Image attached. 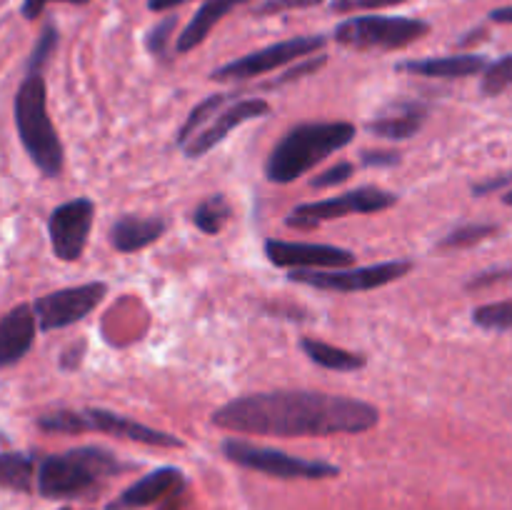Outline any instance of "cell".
Segmentation results:
<instances>
[{"mask_svg": "<svg viewBox=\"0 0 512 510\" xmlns=\"http://www.w3.org/2000/svg\"><path fill=\"white\" fill-rule=\"evenodd\" d=\"M378 420L380 413L373 403L320 390H270L240 395L213 413V425L218 428L275 438L358 435L375 428Z\"/></svg>", "mask_w": 512, "mask_h": 510, "instance_id": "obj_1", "label": "cell"}, {"mask_svg": "<svg viewBox=\"0 0 512 510\" xmlns=\"http://www.w3.org/2000/svg\"><path fill=\"white\" fill-rule=\"evenodd\" d=\"M355 125L345 120H330V123H300L290 128L283 138L275 143L265 175L270 183L288 185L323 163L328 155L338 153L345 145L355 140Z\"/></svg>", "mask_w": 512, "mask_h": 510, "instance_id": "obj_2", "label": "cell"}, {"mask_svg": "<svg viewBox=\"0 0 512 510\" xmlns=\"http://www.w3.org/2000/svg\"><path fill=\"white\" fill-rule=\"evenodd\" d=\"M13 113L18 138L35 168L48 178L60 175L65 153L58 130L48 115V90H45L43 70H25L23 83L15 93Z\"/></svg>", "mask_w": 512, "mask_h": 510, "instance_id": "obj_3", "label": "cell"}, {"mask_svg": "<svg viewBox=\"0 0 512 510\" xmlns=\"http://www.w3.org/2000/svg\"><path fill=\"white\" fill-rule=\"evenodd\" d=\"M118 470L120 463L110 450L85 445L40 460L35 485L43 498H75L93 490L100 480L110 478Z\"/></svg>", "mask_w": 512, "mask_h": 510, "instance_id": "obj_4", "label": "cell"}, {"mask_svg": "<svg viewBox=\"0 0 512 510\" xmlns=\"http://www.w3.org/2000/svg\"><path fill=\"white\" fill-rule=\"evenodd\" d=\"M40 430L48 433H65V435H78V433H105L113 438L133 440V443L143 445H158V448H183V440L175 435L165 433V430H155L150 425L130 420L125 415L113 413V410L103 408H83V410H58V413H48L38 420Z\"/></svg>", "mask_w": 512, "mask_h": 510, "instance_id": "obj_5", "label": "cell"}, {"mask_svg": "<svg viewBox=\"0 0 512 510\" xmlns=\"http://www.w3.org/2000/svg\"><path fill=\"white\" fill-rule=\"evenodd\" d=\"M430 33V23L403 15H358L335 28V43L353 50H398Z\"/></svg>", "mask_w": 512, "mask_h": 510, "instance_id": "obj_6", "label": "cell"}, {"mask_svg": "<svg viewBox=\"0 0 512 510\" xmlns=\"http://www.w3.org/2000/svg\"><path fill=\"white\" fill-rule=\"evenodd\" d=\"M223 453L230 463L283 480H323L335 478L340 473L335 465L323 463V460L295 458V455L283 453V450L245 443V440L238 438L223 440Z\"/></svg>", "mask_w": 512, "mask_h": 510, "instance_id": "obj_7", "label": "cell"}, {"mask_svg": "<svg viewBox=\"0 0 512 510\" xmlns=\"http://www.w3.org/2000/svg\"><path fill=\"white\" fill-rule=\"evenodd\" d=\"M413 270V260H385V263L363 265V268H333V270H293L290 283L308 285V288L330 290V293H365V290L383 288L405 278Z\"/></svg>", "mask_w": 512, "mask_h": 510, "instance_id": "obj_8", "label": "cell"}, {"mask_svg": "<svg viewBox=\"0 0 512 510\" xmlns=\"http://www.w3.org/2000/svg\"><path fill=\"white\" fill-rule=\"evenodd\" d=\"M398 203V195L390 190L373 188V185H363V188L348 190L335 198L315 200V203H303L298 208L290 210L285 218V225L290 228H318L325 220H338L345 215H358V213H383V210L393 208Z\"/></svg>", "mask_w": 512, "mask_h": 510, "instance_id": "obj_9", "label": "cell"}, {"mask_svg": "<svg viewBox=\"0 0 512 510\" xmlns=\"http://www.w3.org/2000/svg\"><path fill=\"white\" fill-rule=\"evenodd\" d=\"M328 45L325 35H298V38L280 40V43L268 45L263 50H255V53L243 55L238 60H230V63L220 65L210 73V78L225 83V80H250L258 78V75L270 73V70H278L283 65L295 63L300 58H308V55L318 53Z\"/></svg>", "mask_w": 512, "mask_h": 510, "instance_id": "obj_10", "label": "cell"}, {"mask_svg": "<svg viewBox=\"0 0 512 510\" xmlns=\"http://www.w3.org/2000/svg\"><path fill=\"white\" fill-rule=\"evenodd\" d=\"M105 295H108V285L100 283V280L40 295L33 303L38 328L48 333V330H60L73 323H80L85 315H90L103 303Z\"/></svg>", "mask_w": 512, "mask_h": 510, "instance_id": "obj_11", "label": "cell"}, {"mask_svg": "<svg viewBox=\"0 0 512 510\" xmlns=\"http://www.w3.org/2000/svg\"><path fill=\"white\" fill-rule=\"evenodd\" d=\"M95 203L88 198H75L58 205L48 218V235L55 258L65 263H75L88 245L90 228H93Z\"/></svg>", "mask_w": 512, "mask_h": 510, "instance_id": "obj_12", "label": "cell"}, {"mask_svg": "<svg viewBox=\"0 0 512 510\" xmlns=\"http://www.w3.org/2000/svg\"><path fill=\"white\" fill-rule=\"evenodd\" d=\"M265 255L278 268L293 270H333L350 268L355 263L353 250L338 248V245L290 243V240L278 238L265 240Z\"/></svg>", "mask_w": 512, "mask_h": 510, "instance_id": "obj_13", "label": "cell"}, {"mask_svg": "<svg viewBox=\"0 0 512 510\" xmlns=\"http://www.w3.org/2000/svg\"><path fill=\"white\" fill-rule=\"evenodd\" d=\"M268 113H270V105H268V100H263V98L235 100V103H230L228 108L220 110V113L215 115V118L210 120V123L205 125V128L200 130L193 140H190V143L183 145V153L188 155V158H200V155H205L208 150H213L218 143H223V140L228 138L235 128H240V125L248 123V120L265 118Z\"/></svg>", "mask_w": 512, "mask_h": 510, "instance_id": "obj_14", "label": "cell"}, {"mask_svg": "<svg viewBox=\"0 0 512 510\" xmlns=\"http://www.w3.org/2000/svg\"><path fill=\"white\" fill-rule=\"evenodd\" d=\"M38 333L33 305H15L0 318V368L20 363L30 353Z\"/></svg>", "mask_w": 512, "mask_h": 510, "instance_id": "obj_15", "label": "cell"}, {"mask_svg": "<svg viewBox=\"0 0 512 510\" xmlns=\"http://www.w3.org/2000/svg\"><path fill=\"white\" fill-rule=\"evenodd\" d=\"M185 478L178 468H158L153 473H148L145 478H140L138 483H133L130 488H125L113 503L108 505V510H138L148 508V505L160 503V500L170 498L173 493H178L183 488Z\"/></svg>", "mask_w": 512, "mask_h": 510, "instance_id": "obj_16", "label": "cell"}, {"mask_svg": "<svg viewBox=\"0 0 512 510\" xmlns=\"http://www.w3.org/2000/svg\"><path fill=\"white\" fill-rule=\"evenodd\" d=\"M425 120H428V105L420 100H398L380 110L368 123V130L378 138L408 140L423 128Z\"/></svg>", "mask_w": 512, "mask_h": 510, "instance_id": "obj_17", "label": "cell"}, {"mask_svg": "<svg viewBox=\"0 0 512 510\" xmlns=\"http://www.w3.org/2000/svg\"><path fill=\"white\" fill-rule=\"evenodd\" d=\"M488 58L478 53H463V55H443V58H423V60H403L395 65V70L403 73L420 75V78H440V80H455V78H470L488 70Z\"/></svg>", "mask_w": 512, "mask_h": 510, "instance_id": "obj_18", "label": "cell"}, {"mask_svg": "<svg viewBox=\"0 0 512 510\" xmlns=\"http://www.w3.org/2000/svg\"><path fill=\"white\" fill-rule=\"evenodd\" d=\"M168 230V220L163 218H143V215H123L110 225V245L118 253H135V250L148 248Z\"/></svg>", "mask_w": 512, "mask_h": 510, "instance_id": "obj_19", "label": "cell"}, {"mask_svg": "<svg viewBox=\"0 0 512 510\" xmlns=\"http://www.w3.org/2000/svg\"><path fill=\"white\" fill-rule=\"evenodd\" d=\"M250 3V0H205L203 5L198 8V13L190 18V23L185 25L183 33L175 38V53H190L193 48H198L205 38L210 35V30L225 18L233 8L238 5Z\"/></svg>", "mask_w": 512, "mask_h": 510, "instance_id": "obj_20", "label": "cell"}, {"mask_svg": "<svg viewBox=\"0 0 512 510\" xmlns=\"http://www.w3.org/2000/svg\"><path fill=\"white\" fill-rule=\"evenodd\" d=\"M300 348L308 355L313 363H318L320 368L328 370H340V373H355V370L365 368V355L350 353V350L338 348V345L323 343L318 338H303L300 340Z\"/></svg>", "mask_w": 512, "mask_h": 510, "instance_id": "obj_21", "label": "cell"}, {"mask_svg": "<svg viewBox=\"0 0 512 510\" xmlns=\"http://www.w3.org/2000/svg\"><path fill=\"white\" fill-rule=\"evenodd\" d=\"M235 100H240L238 93H213V95H208L205 100H200V103L190 110V115L185 118V123L180 125L178 135H175V143H178L180 148H183L185 143H190V140H193L195 135H198L200 130H203L205 125H208L210 120L220 113V110L228 108V105L235 103Z\"/></svg>", "mask_w": 512, "mask_h": 510, "instance_id": "obj_22", "label": "cell"}, {"mask_svg": "<svg viewBox=\"0 0 512 510\" xmlns=\"http://www.w3.org/2000/svg\"><path fill=\"white\" fill-rule=\"evenodd\" d=\"M38 475V463L28 453H0V488L25 490L33 488V478Z\"/></svg>", "mask_w": 512, "mask_h": 510, "instance_id": "obj_23", "label": "cell"}, {"mask_svg": "<svg viewBox=\"0 0 512 510\" xmlns=\"http://www.w3.org/2000/svg\"><path fill=\"white\" fill-rule=\"evenodd\" d=\"M230 215H233V210H230V203L225 200V195H210V198H205L203 203L195 208L193 213V223L198 225L203 233L208 235H218L220 230L228 225Z\"/></svg>", "mask_w": 512, "mask_h": 510, "instance_id": "obj_24", "label": "cell"}, {"mask_svg": "<svg viewBox=\"0 0 512 510\" xmlns=\"http://www.w3.org/2000/svg\"><path fill=\"white\" fill-rule=\"evenodd\" d=\"M473 323L480 325V328H485V330H510L512 328V298L475 308Z\"/></svg>", "mask_w": 512, "mask_h": 510, "instance_id": "obj_25", "label": "cell"}, {"mask_svg": "<svg viewBox=\"0 0 512 510\" xmlns=\"http://www.w3.org/2000/svg\"><path fill=\"white\" fill-rule=\"evenodd\" d=\"M498 233L495 225H460V228L450 230L443 240H440L438 248L440 250H450V248H468V245L480 243V240L490 238V235Z\"/></svg>", "mask_w": 512, "mask_h": 510, "instance_id": "obj_26", "label": "cell"}, {"mask_svg": "<svg viewBox=\"0 0 512 510\" xmlns=\"http://www.w3.org/2000/svg\"><path fill=\"white\" fill-rule=\"evenodd\" d=\"M510 85H512V55H505V58L490 63L488 70L483 73V93L498 95L503 93L505 88H510Z\"/></svg>", "mask_w": 512, "mask_h": 510, "instance_id": "obj_27", "label": "cell"}, {"mask_svg": "<svg viewBox=\"0 0 512 510\" xmlns=\"http://www.w3.org/2000/svg\"><path fill=\"white\" fill-rule=\"evenodd\" d=\"M55 45H58V30H55V25H45L43 33H40L38 43H35L33 53H30L28 58V70H43L45 63H48V58L53 55Z\"/></svg>", "mask_w": 512, "mask_h": 510, "instance_id": "obj_28", "label": "cell"}, {"mask_svg": "<svg viewBox=\"0 0 512 510\" xmlns=\"http://www.w3.org/2000/svg\"><path fill=\"white\" fill-rule=\"evenodd\" d=\"M325 3V0H263L253 8V15H278L285 10H305L315 8V5Z\"/></svg>", "mask_w": 512, "mask_h": 510, "instance_id": "obj_29", "label": "cell"}, {"mask_svg": "<svg viewBox=\"0 0 512 510\" xmlns=\"http://www.w3.org/2000/svg\"><path fill=\"white\" fill-rule=\"evenodd\" d=\"M175 23H178V18H173V15H170V18L160 20V23L155 25L153 30H150V33H148L150 53L165 55V48H168V40H170V35H173Z\"/></svg>", "mask_w": 512, "mask_h": 510, "instance_id": "obj_30", "label": "cell"}, {"mask_svg": "<svg viewBox=\"0 0 512 510\" xmlns=\"http://www.w3.org/2000/svg\"><path fill=\"white\" fill-rule=\"evenodd\" d=\"M325 63H328V55H318V58H310V60H305L303 65H295V68L285 70V75H280V78H275L273 83H270V88H278V85H285V83H290V80H298V78H303V75H310V73H315V70H320V68H323Z\"/></svg>", "mask_w": 512, "mask_h": 510, "instance_id": "obj_31", "label": "cell"}, {"mask_svg": "<svg viewBox=\"0 0 512 510\" xmlns=\"http://www.w3.org/2000/svg\"><path fill=\"white\" fill-rule=\"evenodd\" d=\"M355 165L353 163H338L333 165V168L323 170V173L318 175V178H313V188H330V185H338V183H345V180L353 175Z\"/></svg>", "mask_w": 512, "mask_h": 510, "instance_id": "obj_32", "label": "cell"}, {"mask_svg": "<svg viewBox=\"0 0 512 510\" xmlns=\"http://www.w3.org/2000/svg\"><path fill=\"white\" fill-rule=\"evenodd\" d=\"M405 3V0H333L330 8L335 13H353V10H378V8H390V5Z\"/></svg>", "mask_w": 512, "mask_h": 510, "instance_id": "obj_33", "label": "cell"}, {"mask_svg": "<svg viewBox=\"0 0 512 510\" xmlns=\"http://www.w3.org/2000/svg\"><path fill=\"white\" fill-rule=\"evenodd\" d=\"M360 160L368 168H388V165L400 163V153H393V150H365Z\"/></svg>", "mask_w": 512, "mask_h": 510, "instance_id": "obj_34", "label": "cell"}, {"mask_svg": "<svg viewBox=\"0 0 512 510\" xmlns=\"http://www.w3.org/2000/svg\"><path fill=\"white\" fill-rule=\"evenodd\" d=\"M48 3H55V0H23V8H20V13H23V18L28 20H35L40 13L45 10V5ZM58 3H70V5H88L90 0H58Z\"/></svg>", "mask_w": 512, "mask_h": 510, "instance_id": "obj_35", "label": "cell"}, {"mask_svg": "<svg viewBox=\"0 0 512 510\" xmlns=\"http://www.w3.org/2000/svg\"><path fill=\"white\" fill-rule=\"evenodd\" d=\"M508 183H512V173H505V175H500V178H490V180H485V183H478L473 188V193L475 195H488V193H493V190L505 188Z\"/></svg>", "mask_w": 512, "mask_h": 510, "instance_id": "obj_36", "label": "cell"}, {"mask_svg": "<svg viewBox=\"0 0 512 510\" xmlns=\"http://www.w3.org/2000/svg\"><path fill=\"white\" fill-rule=\"evenodd\" d=\"M183 3H188V0H148V8L153 13H163V10H173Z\"/></svg>", "mask_w": 512, "mask_h": 510, "instance_id": "obj_37", "label": "cell"}, {"mask_svg": "<svg viewBox=\"0 0 512 510\" xmlns=\"http://www.w3.org/2000/svg\"><path fill=\"white\" fill-rule=\"evenodd\" d=\"M490 20H495V23L512 25V5H505V8H495L493 13H490Z\"/></svg>", "mask_w": 512, "mask_h": 510, "instance_id": "obj_38", "label": "cell"}, {"mask_svg": "<svg viewBox=\"0 0 512 510\" xmlns=\"http://www.w3.org/2000/svg\"><path fill=\"white\" fill-rule=\"evenodd\" d=\"M503 203H505V205H512V190H508V193L503 195Z\"/></svg>", "mask_w": 512, "mask_h": 510, "instance_id": "obj_39", "label": "cell"}]
</instances>
